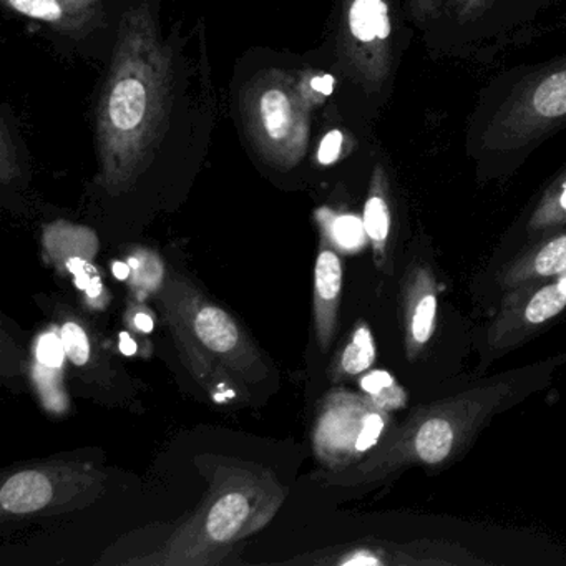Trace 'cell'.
<instances>
[{
	"instance_id": "cell-1",
	"label": "cell",
	"mask_w": 566,
	"mask_h": 566,
	"mask_svg": "<svg viewBox=\"0 0 566 566\" xmlns=\"http://www.w3.org/2000/svg\"><path fill=\"white\" fill-rule=\"evenodd\" d=\"M170 81V54L150 9H128L98 105L101 184L108 193L130 190L150 164L167 124Z\"/></svg>"
},
{
	"instance_id": "cell-2",
	"label": "cell",
	"mask_w": 566,
	"mask_h": 566,
	"mask_svg": "<svg viewBox=\"0 0 566 566\" xmlns=\"http://www.w3.org/2000/svg\"><path fill=\"white\" fill-rule=\"evenodd\" d=\"M155 297L185 367L214 402H251L254 387L276 380L250 334L187 274L168 271Z\"/></svg>"
},
{
	"instance_id": "cell-3",
	"label": "cell",
	"mask_w": 566,
	"mask_h": 566,
	"mask_svg": "<svg viewBox=\"0 0 566 566\" xmlns=\"http://www.w3.org/2000/svg\"><path fill=\"white\" fill-rule=\"evenodd\" d=\"M286 500L271 470L243 460L218 463L210 489L157 552L122 565L213 566L233 563L234 546L263 530Z\"/></svg>"
},
{
	"instance_id": "cell-4",
	"label": "cell",
	"mask_w": 566,
	"mask_h": 566,
	"mask_svg": "<svg viewBox=\"0 0 566 566\" xmlns=\"http://www.w3.org/2000/svg\"><path fill=\"white\" fill-rule=\"evenodd\" d=\"M244 118L264 160L284 170L303 160L310 140V95L293 74H261L248 88Z\"/></svg>"
},
{
	"instance_id": "cell-5",
	"label": "cell",
	"mask_w": 566,
	"mask_h": 566,
	"mask_svg": "<svg viewBox=\"0 0 566 566\" xmlns=\"http://www.w3.org/2000/svg\"><path fill=\"white\" fill-rule=\"evenodd\" d=\"M107 472L91 462L55 460L15 470L0 486L4 516L57 515L97 502L107 489Z\"/></svg>"
},
{
	"instance_id": "cell-6",
	"label": "cell",
	"mask_w": 566,
	"mask_h": 566,
	"mask_svg": "<svg viewBox=\"0 0 566 566\" xmlns=\"http://www.w3.org/2000/svg\"><path fill=\"white\" fill-rule=\"evenodd\" d=\"M373 400L333 390L317 406L313 450L317 462L337 470L369 452L382 436L386 419Z\"/></svg>"
},
{
	"instance_id": "cell-7",
	"label": "cell",
	"mask_w": 566,
	"mask_h": 566,
	"mask_svg": "<svg viewBox=\"0 0 566 566\" xmlns=\"http://www.w3.org/2000/svg\"><path fill=\"white\" fill-rule=\"evenodd\" d=\"M57 324L67 350L69 364L77 370L78 377L101 394L102 400L128 409L137 406V389L134 379L125 373L97 327L71 306L55 303Z\"/></svg>"
},
{
	"instance_id": "cell-8",
	"label": "cell",
	"mask_w": 566,
	"mask_h": 566,
	"mask_svg": "<svg viewBox=\"0 0 566 566\" xmlns=\"http://www.w3.org/2000/svg\"><path fill=\"white\" fill-rule=\"evenodd\" d=\"M67 350L57 323L39 334L32 349L31 379L42 407L52 416H64L71 407L65 386Z\"/></svg>"
},
{
	"instance_id": "cell-9",
	"label": "cell",
	"mask_w": 566,
	"mask_h": 566,
	"mask_svg": "<svg viewBox=\"0 0 566 566\" xmlns=\"http://www.w3.org/2000/svg\"><path fill=\"white\" fill-rule=\"evenodd\" d=\"M343 291V264L339 254L323 238L314 266V327L317 346L326 350L336 331L337 310Z\"/></svg>"
},
{
	"instance_id": "cell-10",
	"label": "cell",
	"mask_w": 566,
	"mask_h": 566,
	"mask_svg": "<svg viewBox=\"0 0 566 566\" xmlns=\"http://www.w3.org/2000/svg\"><path fill=\"white\" fill-rule=\"evenodd\" d=\"M12 11L48 22L62 31L81 32L94 28L102 18V0H4Z\"/></svg>"
},
{
	"instance_id": "cell-11",
	"label": "cell",
	"mask_w": 566,
	"mask_h": 566,
	"mask_svg": "<svg viewBox=\"0 0 566 566\" xmlns=\"http://www.w3.org/2000/svg\"><path fill=\"white\" fill-rule=\"evenodd\" d=\"M42 248L45 260L65 276L69 266L77 261H94L101 244L97 233L91 228L71 221H55L44 228Z\"/></svg>"
},
{
	"instance_id": "cell-12",
	"label": "cell",
	"mask_w": 566,
	"mask_h": 566,
	"mask_svg": "<svg viewBox=\"0 0 566 566\" xmlns=\"http://www.w3.org/2000/svg\"><path fill=\"white\" fill-rule=\"evenodd\" d=\"M122 258L130 266V277L125 284L130 290L132 296L138 301L157 296L168 276L164 258L157 251L145 247L128 248Z\"/></svg>"
},
{
	"instance_id": "cell-13",
	"label": "cell",
	"mask_w": 566,
	"mask_h": 566,
	"mask_svg": "<svg viewBox=\"0 0 566 566\" xmlns=\"http://www.w3.org/2000/svg\"><path fill=\"white\" fill-rule=\"evenodd\" d=\"M317 221L323 228L324 240L343 253H356L366 247L367 231L364 221L354 214H334L317 211Z\"/></svg>"
},
{
	"instance_id": "cell-14",
	"label": "cell",
	"mask_w": 566,
	"mask_h": 566,
	"mask_svg": "<svg viewBox=\"0 0 566 566\" xmlns=\"http://www.w3.org/2000/svg\"><path fill=\"white\" fill-rule=\"evenodd\" d=\"M349 31L363 44L389 38L387 6L382 0H354L349 9Z\"/></svg>"
},
{
	"instance_id": "cell-15",
	"label": "cell",
	"mask_w": 566,
	"mask_h": 566,
	"mask_svg": "<svg viewBox=\"0 0 566 566\" xmlns=\"http://www.w3.org/2000/svg\"><path fill=\"white\" fill-rule=\"evenodd\" d=\"M376 360V346H374V337L366 324H360L354 331L347 346L337 357L334 374L337 376H357V374L366 373Z\"/></svg>"
},
{
	"instance_id": "cell-16",
	"label": "cell",
	"mask_w": 566,
	"mask_h": 566,
	"mask_svg": "<svg viewBox=\"0 0 566 566\" xmlns=\"http://www.w3.org/2000/svg\"><path fill=\"white\" fill-rule=\"evenodd\" d=\"M453 447V430L443 419H430L420 427L416 449L426 463H440L449 457Z\"/></svg>"
},
{
	"instance_id": "cell-17",
	"label": "cell",
	"mask_w": 566,
	"mask_h": 566,
	"mask_svg": "<svg viewBox=\"0 0 566 566\" xmlns=\"http://www.w3.org/2000/svg\"><path fill=\"white\" fill-rule=\"evenodd\" d=\"M72 281L82 296V303L92 313H104L111 306L112 294L105 287L101 271L94 261L81 264L71 273Z\"/></svg>"
},
{
	"instance_id": "cell-18",
	"label": "cell",
	"mask_w": 566,
	"mask_h": 566,
	"mask_svg": "<svg viewBox=\"0 0 566 566\" xmlns=\"http://www.w3.org/2000/svg\"><path fill=\"white\" fill-rule=\"evenodd\" d=\"M533 107L546 118L566 115V71L553 74L538 85L533 95Z\"/></svg>"
},
{
	"instance_id": "cell-19",
	"label": "cell",
	"mask_w": 566,
	"mask_h": 566,
	"mask_svg": "<svg viewBox=\"0 0 566 566\" xmlns=\"http://www.w3.org/2000/svg\"><path fill=\"white\" fill-rule=\"evenodd\" d=\"M360 387L377 407L397 409L406 402L402 389L386 370H373L360 379Z\"/></svg>"
},
{
	"instance_id": "cell-20",
	"label": "cell",
	"mask_w": 566,
	"mask_h": 566,
	"mask_svg": "<svg viewBox=\"0 0 566 566\" xmlns=\"http://www.w3.org/2000/svg\"><path fill=\"white\" fill-rule=\"evenodd\" d=\"M364 227H366L367 237L373 241L376 256H382L384 248H386L387 237L390 230V214L386 201L379 195H373L367 200L364 208Z\"/></svg>"
},
{
	"instance_id": "cell-21",
	"label": "cell",
	"mask_w": 566,
	"mask_h": 566,
	"mask_svg": "<svg viewBox=\"0 0 566 566\" xmlns=\"http://www.w3.org/2000/svg\"><path fill=\"white\" fill-rule=\"evenodd\" d=\"M566 306V293L559 287V284L543 287L542 291L533 296L526 306V321L532 324H542L552 319L556 314L562 313Z\"/></svg>"
},
{
	"instance_id": "cell-22",
	"label": "cell",
	"mask_w": 566,
	"mask_h": 566,
	"mask_svg": "<svg viewBox=\"0 0 566 566\" xmlns=\"http://www.w3.org/2000/svg\"><path fill=\"white\" fill-rule=\"evenodd\" d=\"M437 300L433 294H426L417 304L412 316V336L419 344H426L432 337L436 326Z\"/></svg>"
},
{
	"instance_id": "cell-23",
	"label": "cell",
	"mask_w": 566,
	"mask_h": 566,
	"mask_svg": "<svg viewBox=\"0 0 566 566\" xmlns=\"http://www.w3.org/2000/svg\"><path fill=\"white\" fill-rule=\"evenodd\" d=\"M535 270L542 276H553L566 271V237L552 241L539 251L535 260Z\"/></svg>"
},
{
	"instance_id": "cell-24",
	"label": "cell",
	"mask_w": 566,
	"mask_h": 566,
	"mask_svg": "<svg viewBox=\"0 0 566 566\" xmlns=\"http://www.w3.org/2000/svg\"><path fill=\"white\" fill-rule=\"evenodd\" d=\"M124 323L125 327L132 331V333L147 337L155 329L154 311L145 304V301L132 297L127 303V307H125Z\"/></svg>"
},
{
	"instance_id": "cell-25",
	"label": "cell",
	"mask_w": 566,
	"mask_h": 566,
	"mask_svg": "<svg viewBox=\"0 0 566 566\" xmlns=\"http://www.w3.org/2000/svg\"><path fill=\"white\" fill-rule=\"evenodd\" d=\"M12 142L9 138L8 128H2V144H0V175H2V181L8 185L12 178L18 177L19 167L18 160H15V154L9 155V148H11Z\"/></svg>"
},
{
	"instance_id": "cell-26",
	"label": "cell",
	"mask_w": 566,
	"mask_h": 566,
	"mask_svg": "<svg viewBox=\"0 0 566 566\" xmlns=\"http://www.w3.org/2000/svg\"><path fill=\"white\" fill-rule=\"evenodd\" d=\"M340 147H343V134L337 130L329 132L321 142L317 160L323 165L334 164L339 158Z\"/></svg>"
},
{
	"instance_id": "cell-27",
	"label": "cell",
	"mask_w": 566,
	"mask_h": 566,
	"mask_svg": "<svg viewBox=\"0 0 566 566\" xmlns=\"http://www.w3.org/2000/svg\"><path fill=\"white\" fill-rule=\"evenodd\" d=\"M140 334L132 333V331H122L118 334V350H120L124 356L135 357V356H150L151 347H142L140 344L144 343L142 340Z\"/></svg>"
},
{
	"instance_id": "cell-28",
	"label": "cell",
	"mask_w": 566,
	"mask_h": 566,
	"mask_svg": "<svg viewBox=\"0 0 566 566\" xmlns=\"http://www.w3.org/2000/svg\"><path fill=\"white\" fill-rule=\"evenodd\" d=\"M311 91H314V94L327 95L333 94L334 91V77L331 75H321V77H314L310 81Z\"/></svg>"
},
{
	"instance_id": "cell-29",
	"label": "cell",
	"mask_w": 566,
	"mask_h": 566,
	"mask_svg": "<svg viewBox=\"0 0 566 566\" xmlns=\"http://www.w3.org/2000/svg\"><path fill=\"white\" fill-rule=\"evenodd\" d=\"M112 273L117 277L118 281H124L127 283L128 277H130V266H128L127 261L122 258V260H115L112 263Z\"/></svg>"
},
{
	"instance_id": "cell-30",
	"label": "cell",
	"mask_w": 566,
	"mask_h": 566,
	"mask_svg": "<svg viewBox=\"0 0 566 566\" xmlns=\"http://www.w3.org/2000/svg\"><path fill=\"white\" fill-rule=\"evenodd\" d=\"M559 203H562V207L565 208V210H566V185H565V190H563L562 198H559Z\"/></svg>"
},
{
	"instance_id": "cell-31",
	"label": "cell",
	"mask_w": 566,
	"mask_h": 566,
	"mask_svg": "<svg viewBox=\"0 0 566 566\" xmlns=\"http://www.w3.org/2000/svg\"><path fill=\"white\" fill-rule=\"evenodd\" d=\"M559 287H562L563 291L566 293V277H563L562 281H559Z\"/></svg>"
}]
</instances>
